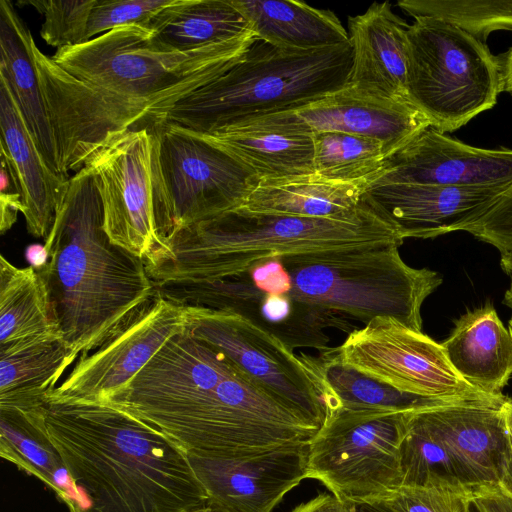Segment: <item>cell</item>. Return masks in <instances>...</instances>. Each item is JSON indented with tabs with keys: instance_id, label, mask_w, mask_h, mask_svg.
Returning a JSON list of instances; mask_svg holds the SVG:
<instances>
[{
	"instance_id": "obj_1",
	"label": "cell",
	"mask_w": 512,
	"mask_h": 512,
	"mask_svg": "<svg viewBox=\"0 0 512 512\" xmlns=\"http://www.w3.org/2000/svg\"><path fill=\"white\" fill-rule=\"evenodd\" d=\"M103 401L157 428L187 454L252 453L310 441L319 430L187 327Z\"/></svg>"
},
{
	"instance_id": "obj_2",
	"label": "cell",
	"mask_w": 512,
	"mask_h": 512,
	"mask_svg": "<svg viewBox=\"0 0 512 512\" xmlns=\"http://www.w3.org/2000/svg\"><path fill=\"white\" fill-rule=\"evenodd\" d=\"M39 410L79 499L76 512H183L208 499L186 451L129 412L52 395Z\"/></svg>"
},
{
	"instance_id": "obj_3",
	"label": "cell",
	"mask_w": 512,
	"mask_h": 512,
	"mask_svg": "<svg viewBox=\"0 0 512 512\" xmlns=\"http://www.w3.org/2000/svg\"><path fill=\"white\" fill-rule=\"evenodd\" d=\"M48 288L64 343L79 357L107 340L157 295L143 259L111 242L101 199L82 168L69 178L44 239Z\"/></svg>"
},
{
	"instance_id": "obj_4",
	"label": "cell",
	"mask_w": 512,
	"mask_h": 512,
	"mask_svg": "<svg viewBox=\"0 0 512 512\" xmlns=\"http://www.w3.org/2000/svg\"><path fill=\"white\" fill-rule=\"evenodd\" d=\"M404 240L366 194L355 211L331 218L260 214L238 207L178 231L166 241L173 257L147 270L156 287L209 283L275 257L374 243L401 246Z\"/></svg>"
},
{
	"instance_id": "obj_5",
	"label": "cell",
	"mask_w": 512,
	"mask_h": 512,
	"mask_svg": "<svg viewBox=\"0 0 512 512\" xmlns=\"http://www.w3.org/2000/svg\"><path fill=\"white\" fill-rule=\"evenodd\" d=\"M352 46L311 51L283 49L257 38L225 74L191 92L166 120L197 133H212L249 117L302 106L344 87Z\"/></svg>"
},
{
	"instance_id": "obj_6",
	"label": "cell",
	"mask_w": 512,
	"mask_h": 512,
	"mask_svg": "<svg viewBox=\"0 0 512 512\" xmlns=\"http://www.w3.org/2000/svg\"><path fill=\"white\" fill-rule=\"evenodd\" d=\"M256 40L252 30L196 50L176 52L157 45L147 27L128 25L57 49L51 59L86 85L154 106L166 117L185 96L241 61Z\"/></svg>"
},
{
	"instance_id": "obj_7",
	"label": "cell",
	"mask_w": 512,
	"mask_h": 512,
	"mask_svg": "<svg viewBox=\"0 0 512 512\" xmlns=\"http://www.w3.org/2000/svg\"><path fill=\"white\" fill-rule=\"evenodd\" d=\"M399 245L374 243L278 257L288 273L286 293L316 311L368 323L392 318L422 332L421 307L442 283L427 268H413Z\"/></svg>"
},
{
	"instance_id": "obj_8",
	"label": "cell",
	"mask_w": 512,
	"mask_h": 512,
	"mask_svg": "<svg viewBox=\"0 0 512 512\" xmlns=\"http://www.w3.org/2000/svg\"><path fill=\"white\" fill-rule=\"evenodd\" d=\"M407 26L409 101L441 133L491 109L503 91L500 62L485 43L441 18Z\"/></svg>"
},
{
	"instance_id": "obj_9",
	"label": "cell",
	"mask_w": 512,
	"mask_h": 512,
	"mask_svg": "<svg viewBox=\"0 0 512 512\" xmlns=\"http://www.w3.org/2000/svg\"><path fill=\"white\" fill-rule=\"evenodd\" d=\"M157 230L178 231L242 206L255 175L194 131L166 119L150 126Z\"/></svg>"
},
{
	"instance_id": "obj_10",
	"label": "cell",
	"mask_w": 512,
	"mask_h": 512,
	"mask_svg": "<svg viewBox=\"0 0 512 512\" xmlns=\"http://www.w3.org/2000/svg\"><path fill=\"white\" fill-rule=\"evenodd\" d=\"M413 412H331L309 441L307 478L348 503L385 498L402 486L401 444Z\"/></svg>"
},
{
	"instance_id": "obj_11",
	"label": "cell",
	"mask_w": 512,
	"mask_h": 512,
	"mask_svg": "<svg viewBox=\"0 0 512 512\" xmlns=\"http://www.w3.org/2000/svg\"><path fill=\"white\" fill-rule=\"evenodd\" d=\"M344 365L399 391L501 408L506 396L486 394L465 381L441 344L392 318L377 317L349 332L334 348Z\"/></svg>"
},
{
	"instance_id": "obj_12",
	"label": "cell",
	"mask_w": 512,
	"mask_h": 512,
	"mask_svg": "<svg viewBox=\"0 0 512 512\" xmlns=\"http://www.w3.org/2000/svg\"><path fill=\"white\" fill-rule=\"evenodd\" d=\"M83 168L98 190L111 242L143 259L146 266L171 259L173 253L159 236L155 219L150 126L110 135Z\"/></svg>"
},
{
	"instance_id": "obj_13",
	"label": "cell",
	"mask_w": 512,
	"mask_h": 512,
	"mask_svg": "<svg viewBox=\"0 0 512 512\" xmlns=\"http://www.w3.org/2000/svg\"><path fill=\"white\" fill-rule=\"evenodd\" d=\"M187 328L223 353L252 380L321 428L327 416L325 386L307 363L280 338L229 310L187 307Z\"/></svg>"
},
{
	"instance_id": "obj_14",
	"label": "cell",
	"mask_w": 512,
	"mask_h": 512,
	"mask_svg": "<svg viewBox=\"0 0 512 512\" xmlns=\"http://www.w3.org/2000/svg\"><path fill=\"white\" fill-rule=\"evenodd\" d=\"M429 127L428 119L409 100L347 83L302 106L249 117L221 130L263 129L305 135L342 132L377 139L391 156Z\"/></svg>"
},
{
	"instance_id": "obj_15",
	"label": "cell",
	"mask_w": 512,
	"mask_h": 512,
	"mask_svg": "<svg viewBox=\"0 0 512 512\" xmlns=\"http://www.w3.org/2000/svg\"><path fill=\"white\" fill-rule=\"evenodd\" d=\"M188 319L186 306L157 294L100 346L79 356L49 395L106 400L137 375L169 339L183 331Z\"/></svg>"
},
{
	"instance_id": "obj_16",
	"label": "cell",
	"mask_w": 512,
	"mask_h": 512,
	"mask_svg": "<svg viewBox=\"0 0 512 512\" xmlns=\"http://www.w3.org/2000/svg\"><path fill=\"white\" fill-rule=\"evenodd\" d=\"M157 294L186 307L239 313L280 338L291 349L329 348L326 328L347 331V319L303 306L287 295L259 291L245 273L209 283H169Z\"/></svg>"
},
{
	"instance_id": "obj_17",
	"label": "cell",
	"mask_w": 512,
	"mask_h": 512,
	"mask_svg": "<svg viewBox=\"0 0 512 512\" xmlns=\"http://www.w3.org/2000/svg\"><path fill=\"white\" fill-rule=\"evenodd\" d=\"M309 441L246 454H188L209 499L235 512H271L307 478Z\"/></svg>"
},
{
	"instance_id": "obj_18",
	"label": "cell",
	"mask_w": 512,
	"mask_h": 512,
	"mask_svg": "<svg viewBox=\"0 0 512 512\" xmlns=\"http://www.w3.org/2000/svg\"><path fill=\"white\" fill-rule=\"evenodd\" d=\"M390 183L509 186L512 150L473 147L429 127L387 158L367 187Z\"/></svg>"
},
{
	"instance_id": "obj_19",
	"label": "cell",
	"mask_w": 512,
	"mask_h": 512,
	"mask_svg": "<svg viewBox=\"0 0 512 512\" xmlns=\"http://www.w3.org/2000/svg\"><path fill=\"white\" fill-rule=\"evenodd\" d=\"M509 186L390 183L369 186L365 194L395 224L404 239H426L464 231Z\"/></svg>"
},
{
	"instance_id": "obj_20",
	"label": "cell",
	"mask_w": 512,
	"mask_h": 512,
	"mask_svg": "<svg viewBox=\"0 0 512 512\" xmlns=\"http://www.w3.org/2000/svg\"><path fill=\"white\" fill-rule=\"evenodd\" d=\"M1 157L20 196L27 231L45 239L69 178L54 171L33 141L13 94L0 77Z\"/></svg>"
},
{
	"instance_id": "obj_21",
	"label": "cell",
	"mask_w": 512,
	"mask_h": 512,
	"mask_svg": "<svg viewBox=\"0 0 512 512\" xmlns=\"http://www.w3.org/2000/svg\"><path fill=\"white\" fill-rule=\"evenodd\" d=\"M408 24L389 2H374L348 17L352 67L348 83L372 93L408 99Z\"/></svg>"
},
{
	"instance_id": "obj_22",
	"label": "cell",
	"mask_w": 512,
	"mask_h": 512,
	"mask_svg": "<svg viewBox=\"0 0 512 512\" xmlns=\"http://www.w3.org/2000/svg\"><path fill=\"white\" fill-rule=\"evenodd\" d=\"M423 414L477 490L498 486L507 438L502 407L455 405Z\"/></svg>"
},
{
	"instance_id": "obj_23",
	"label": "cell",
	"mask_w": 512,
	"mask_h": 512,
	"mask_svg": "<svg viewBox=\"0 0 512 512\" xmlns=\"http://www.w3.org/2000/svg\"><path fill=\"white\" fill-rule=\"evenodd\" d=\"M441 345L465 381L486 394L503 395L512 375V336L493 305L487 303L463 314Z\"/></svg>"
},
{
	"instance_id": "obj_24",
	"label": "cell",
	"mask_w": 512,
	"mask_h": 512,
	"mask_svg": "<svg viewBox=\"0 0 512 512\" xmlns=\"http://www.w3.org/2000/svg\"><path fill=\"white\" fill-rule=\"evenodd\" d=\"M34 44L30 30L17 14L13 4L1 0L0 77L8 84L27 130L41 155L54 171L62 174L35 66Z\"/></svg>"
},
{
	"instance_id": "obj_25",
	"label": "cell",
	"mask_w": 512,
	"mask_h": 512,
	"mask_svg": "<svg viewBox=\"0 0 512 512\" xmlns=\"http://www.w3.org/2000/svg\"><path fill=\"white\" fill-rule=\"evenodd\" d=\"M366 183H346L305 174L281 178H255L241 208L260 214L309 218L340 217L361 204Z\"/></svg>"
},
{
	"instance_id": "obj_26",
	"label": "cell",
	"mask_w": 512,
	"mask_h": 512,
	"mask_svg": "<svg viewBox=\"0 0 512 512\" xmlns=\"http://www.w3.org/2000/svg\"><path fill=\"white\" fill-rule=\"evenodd\" d=\"M257 38L291 50L311 51L349 41L336 14L296 0H230Z\"/></svg>"
},
{
	"instance_id": "obj_27",
	"label": "cell",
	"mask_w": 512,
	"mask_h": 512,
	"mask_svg": "<svg viewBox=\"0 0 512 512\" xmlns=\"http://www.w3.org/2000/svg\"><path fill=\"white\" fill-rule=\"evenodd\" d=\"M78 356L62 339H36L0 350V409L41 406Z\"/></svg>"
},
{
	"instance_id": "obj_28",
	"label": "cell",
	"mask_w": 512,
	"mask_h": 512,
	"mask_svg": "<svg viewBox=\"0 0 512 512\" xmlns=\"http://www.w3.org/2000/svg\"><path fill=\"white\" fill-rule=\"evenodd\" d=\"M304 355L325 386L327 415L338 409L413 412L455 405H480L399 391L344 365L334 348L320 351L317 357Z\"/></svg>"
},
{
	"instance_id": "obj_29",
	"label": "cell",
	"mask_w": 512,
	"mask_h": 512,
	"mask_svg": "<svg viewBox=\"0 0 512 512\" xmlns=\"http://www.w3.org/2000/svg\"><path fill=\"white\" fill-rule=\"evenodd\" d=\"M160 47L196 50L252 31L230 0H173L145 25Z\"/></svg>"
},
{
	"instance_id": "obj_30",
	"label": "cell",
	"mask_w": 512,
	"mask_h": 512,
	"mask_svg": "<svg viewBox=\"0 0 512 512\" xmlns=\"http://www.w3.org/2000/svg\"><path fill=\"white\" fill-rule=\"evenodd\" d=\"M39 407L27 411L0 409V456L37 477L70 512H76L79 499Z\"/></svg>"
},
{
	"instance_id": "obj_31",
	"label": "cell",
	"mask_w": 512,
	"mask_h": 512,
	"mask_svg": "<svg viewBox=\"0 0 512 512\" xmlns=\"http://www.w3.org/2000/svg\"><path fill=\"white\" fill-rule=\"evenodd\" d=\"M36 339H62L46 283L31 266L1 255L0 350Z\"/></svg>"
},
{
	"instance_id": "obj_32",
	"label": "cell",
	"mask_w": 512,
	"mask_h": 512,
	"mask_svg": "<svg viewBox=\"0 0 512 512\" xmlns=\"http://www.w3.org/2000/svg\"><path fill=\"white\" fill-rule=\"evenodd\" d=\"M197 134L229 154L257 179L315 173L312 135L263 129H224Z\"/></svg>"
},
{
	"instance_id": "obj_33",
	"label": "cell",
	"mask_w": 512,
	"mask_h": 512,
	"mask_svg": "<svg viewBox=\"0 0 512 512\" xmlns=\"http://www.w3.org/2000/svg\"><path fill=\"white\" fill-rule=\"evenodd\" d=\"M314 172L336 182L366 183L375 179L390 156L374 138L342 132H315Z\"/></svg>"
},
{
	"instance_id": "obj_34",
	"label": "cell",
	"mask_w": 512,
	"mask_h": 512,
	"mask_svg": "<svg viewBox=\"0 0 512 512\" xmlns=\"http://www.w3.org/2000/svg\"><path fill=\"white\" fill-rule=\"evenodd\" d=\"M397 5L413 18H441L483 43L494 31L512 30V0H400Z\"/></svg>"
},
{
	"instance_id": "obj_35",
	"label": "cell",
	"mask_w": 512,
	"mask_h": 512,
	"mask_svg": "<svg viewBox=\"0 0 512 512\" xmlns=\"http://www.w3.org/2000/svg\"><path fill=\"white\" fill-rule=\"evenodd\" d=\"M95 0L74 1H20L30 5L44 16L40 30L42 39L57 49L87 42V29Z\"/></svg>"
},
{
	"instance_id": "obj_36",
	"label": "cell",
	"mask_w": 512,
	"mask_h": 512,
	"mask_svg": "<svg viewBox=\"0 0 512 512\" xmlns=\"http://www.w3.org/2000/svg\"><path fill=\"white\" fill-rule=\"evenodd\" d=\"M476 492L456 486H401L383 500L402 512H470Z\"/></svg>"
},
{
	"instance_id": "obj_37",
	"label": "cell",
	"mask_w": 512,
	"mask_h": 512,
	"mask_svg": "<svg viewBox=\"0 0 512 512\" xmlns=\"http://www.w3.org/2000/svg\"><path fill=\"white\" fill-rule=\"evenodd\" d=\"M173 0H95L90 13L87 41L128 25L145 26Z\"/></svg>"
},
{
	"instance_id": "obj_38",
	"label": "cell",
	"mask_w": 512,
	"mask_h": 512,
	"mask_svg": "<svg viewBox=\"0 0 512 512\" xmlns=\"http://www.w3.org/2000/svg\"><path fill=\"white\" fill-rule=\"evenodd\" d=\"M464 231L494 246L501 255H512V184L480 219Z\"/></svg>"
},
{
	"instance_id": "obj_39",
	"label": "cell",
	"mask_w": 512,
	"mask_h": 512,
	"mask_svg": "<svg viewBox=\"0 0 512 512\" xmlns=\"http://www.w3.org/2000/svg\"><path fill=\"white\" fill-rule=\"evenodd\" d=\"M472 504L477 512H512V497L499 486L477 492Z\"/></svg>"
},
{
	"instance_id": "obj_40",
	"label": "cell",
	"mask_w": 512,
	"mask_h": 512,
	"mask_svg": "<svg viewBox=\"0 0 512 512\" xmlns=\"http://www.w3.org/2000/svg\"><path fill=\"white\" fill-rule=\"evenodd\" d=\"M292 512H350L348 503L334 494L322 493L295 507Z\"/></svg>"
},
{
	"instance_id": "obj_41",
	"label": "cell",
	"mask_w": 512,
	"mask_h": 512,
	"mask_svg": "<svg viewBox=\"0 0 512 512\" xmlns=\"http://www.w3.org/2000/svg\"><path fill=\"white\" fill-rule=\"evenodd\" d=\"M0 206V231L1 234H4L16 222L18 213H21V200L19 194L14 191L1 192Z\"/></svg>"
},
{
	"instance_id": "obj_42",
	"label": "cell",
	"mask_w": 512,
	"mask_h": 512,
	"mask_svg": "<svg viewBox=\"0 0 512 512\" xmlns=\"http://www.w3.org/2000/svg\"><path fill=\"white\" fill-rule=\"evenodd\" d=\"M498 486L504 493L512 497V434L508 430L500 465Z\"/></svg>"
},
{
	"instance_id": "obj_43",
	"label": "cell",
	"mask_w": 512,
	"mask_h": 512,
	"mask_svg": "<svg viewBox=\"0 0 512 512\" xmlns=\"http://www.w3.org/2000/svg\"><path fill=\"white\" fill-rule=\"evenodd\" d=\"M348 506L350 512H402L383 499L371 502H349Z\"/></svg>"
},
{
	"instance_id": "obj_44",
	"label": "cell",
	"mask_w": 512,
	"mask_h": 512,
	"mask_svg": "<svg viewBox=\"0 0 512 512\" xmlns=\"http://www.w3.org/2000/svg\"><path fill=\"white\" fill-rule=\"evenodd\" d=\"M25 258L29 266L35 270H40L49 261V253L44 244H31L25 249Z\"/></svg>"
},
{
	"instance_id": "obj_45",
	"label": "cell",
	"mask_w": 512,
	"mask_h": 512,
	"mask_svg": "<svg viewBox=\"0 0 512 512\" xmlns=\"http://www.w3.org/2000/svg\"><path fill=\"white\" fill-rule=\"evenodd\" d=\"M497 57L502 70L503 91L512 94V46Z\"/></svg>"
},
{
	"instance_id": "obj_46",
	"label": "cell",
	"mask_w": 512,
	"mask_h": 512,
	"mask_svg": "<svg viewBox=\"0 0 512 512\" xmlns=\"http://www.w3.org/2000/svg\"><path fill=\"white\" fill-rule=\"evenodd\" d=\"M501 268L509 278V288L505 292L503 303L512 310V255H501Z\"/></svg>"
},
{
	"instance_id": "obj_47",
	"label": "cell",
	"mask_w": 512,
	"mask_h": 512,
	"mask_svg": "<svg viewBox=\"0 0 512 512\" xmlns=\"http://www.w3.org/2000/svg\"><path fill=\"white\" fill-rule=\"evenodd\" d=\"M183 512H235L224 505L211 499H206L202 503L195 505Z\"/></svg>"
},
{
	"instance_id": "obj_48",
	"label": "cell",
	"mask_w": 512,
	"mask_h": 512,
	"mask_svg": "<svg viewBox=\"0 0 512 512\" xmlns=\"http://www.w3.org/2000/svg\"><path fill=\"white\" fill-rule=\"evenodd\" d=\"M502 412L507 430L512 434V399L506 398L502 405Z\"/></svg>"
},
{
	"instance_id": "obj_49",
	"label": "cell",
	"mask_w": 512,
	"mask_h": 512,
	"mask_svg": "<svg viewBox=\"0 0 512 512\" xmlns=\"http://www.w3.org/2000/svg\"><path fill=\"white\" fill-rule=\"evenodd\" d=\"M508 330H509V332H510V334L512 336V318L509 321V329Z\"/></svg>"
},
{
	"instance_id": "obj_50",
	"label": "cell",
	"mask_w": 512,
	"mask_h": 512,
	"mask_svg": "<svg viewBox=\"0 0 512 512\" xmlns=\"http://www.w3.org/2000/svg\"><path fill=\"white\" fill-rule=\"evenodd\" d=\"M470 512H477V510L474 508L473 504H472V508H471Z\"/></svg>"
}]
</instances>
